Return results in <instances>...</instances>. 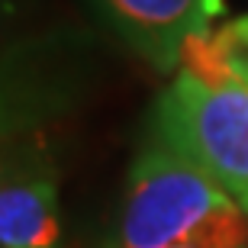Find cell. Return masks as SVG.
Instances as JSON below:
<instances>
[{"label":"cell","instance_id":"cell-1","mask_svg":"<svg viewBox=\"0 0 248 248\" xmlns=\"http://www.w3.org/2000/svg\"><path fill=\"white\" fill-rule=\"evenodd\" d=\"M113 248H248V213L193 161L148 136L129 168Z\"/></svg>","mask_w":248,"mask_h":248},{"label":"cell","instance_id":"cell-2","mask_svg":"<svg viewBox=\"0 0 248 248\" xmlns=\"http://www.w3.org/2000/svg\"><path fill=\"white\" fill-rule=\"evenodd\" d=\"M152 136L248 213V84L177 68L152 107Z\"/></svg>","mask_w":248,"mask_h":248},{"label":"cell","instance_id":"cell-3","mask_svg":"<svg viewBox=\"0 0 248 248\" xmlns=\"http://www.w3.org/2000/svg\"><path fill=\"white\" fill-rule=\"evenodd\" d=\"M93 42L74 29H46L0 46V148L42 136L78 107Z\"/></svg>","mask_w":248,"mask_h":248},{"label":"cell","instance_id":"cell-4","mask_svg":"<svg viewBox=\"0 0 248 248\" xmlns=\"http://www.w3.org/2000/svg\"><path fill=\"white\" fill-rule=\"evenodd\" d=\"M103 26L158 71H177L190 39L213 32L226 0H87Z\"/></svg>","mask_w":248,"mask_h":248},{"label":"cell","instance_id":"cell-5","mask_svg":"<svg viewBox=\"0 0 248 248\" xmlns=\"http://www.w3.org/2000/svg\"><path fill=\"white\" fill-rule=\"evenodd\" d=\"M58 171L46 136L0 181V248H62Z\"/></svg>","mask_w":248,"mask_h":248},{"label":"cell","instance_id":"cell-6","mask_svg":"<svg viewBox=\"0 0 248 248\" xmlns=\"http://www.w3.org/2000/svg\"><path fill=\"white\" fill-rule=\"evenodd\" d=\"M181 68L206 78H232L248 84V13L187 42Z\"/></svg>","mask_w":248,"mask_h":248},{"label":"cell","instance_id":"cell-7","mask_svg":"<svg viewBox=\"0 0 248 248\" xmlns=\"http://www.w3.org/2000/svg\"><path fill=\"white\" fill-rule=\"evenodd\" d=\"M46 136V132H42ZM42 136H32V139H23V142H13V145H3L0 148V181L7 174H13L23 161H26V155L32 152V145H36Z\"/></svg>","mask_w":248,"mask_h":248},{"label":"cell","instance_id":"cell-8","mask_svg":"<svg viewBox=\"0 0 248 248\" xmlns=\"http://www.w3.org/2000/svg\"><path fill=\"white\" fill-rule=\"evenodd\" d=\"M0 32H3V0H0ZM3 42H7V39L0 36V46H3Z\"/></svg>","mask_w":248,"mask_h":248}]
</instances>
